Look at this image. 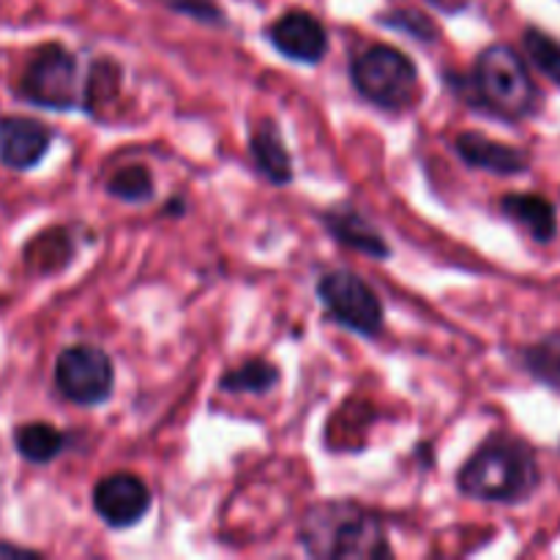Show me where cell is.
<instances>
[{"label":"cell","instance_id":"6da1fadb","mask_svg":"<svg viewBox=\"0 0 560 560\" xmlns=\"http://www.w3.org/2000/svg\"><path fill=\"white\" fill-rule=\"evenodd\" d=\"M301 545L310 556L328 560L392 558L381 517L350 501L312 506L301 523Z\"/></svg>","mask_w":560,"mask_h":560},{"label":"cell","instance_id":"7a4b0ae2","mask_svg":"<svg viewBox=\"0 0 560 560\" xmlns=\"http://www.w3.org/2000/svg\"><path fill=\"white\" fill-rule=\"evenodd\" d=\"M539 485L534 452L517 438L487 441L459 470V490L490 503L525 501Z\"/></svg>","mask_w":560,"mask_h":560},{"label":"cell","instance_id":"3957f363","mask_svg":"<svg viewBox=\"0 0 560 560\" xmlns=\"http://www.w3.org/2000/svg\"><path fill=\"white\" fill-rule=\"evenodd\" d=\"M474 85L485 107L501 118H528L536 109V85L528 74L525 60L506 44L487 47L476 60Z\"/></svg>","mask_w":560,"mask_h":560},{"label":"cell","instance_id":"277c9868","mask_svg":"<svg viewBox=\"0 0 560 560\" xmlns=\"http://www.w3.org/2000/svg\"><path fill=\"white\" fill-rule=\"evenodd\" d=\"M353 85L366 102L377 104L381 109L402 113L413 107L419 96V71L416 63L397 47L375 44L364 49L350 66Z\"/></svg>","mask_w":560,"mask_h":560},{"label":"cell","instance_id":"5b68a950","mask_svg":"<svg viewBox=\"0 0 560 560\" xmlns=\"http://www.w3.org/2000/svg\"><path fill=\"white\" fill-rule=\"evenodd\" d=\"M323 306L339 326L361 334V337H375L383 328V304L377 301L375 290L355 277L353 271H331L317 284Z\"/></svg>","mask_w":560,"mask_h":560},{"label":"cell","instance_id":"8992f818","mask_svg":"<svg viewBox=\"0 0 560 560\" xmlns=\"http://www.w3.org/2000/svg\"><path fill=\"white\" fill-rule=\"evenodd\" d=\"M55 383L69 402L82 405V408L102 405L113 394V361L104 350L93 348V345H74L58 355Z\"/></svg>","mask_w":560,"mask_h":560},{"label":"cell","instance_id":"52a82bcc","mask_svg":"<svg viewBox=\"0 0 560 560\" xmlns=\"http://www.w3.org/2000/svg\"><path fill=\"white\" fill-rule=\"evenodd\" d=\"M22 93L33 104L49 109L74 107L80 102V71H77L74 55L58 44L38 49L22 77Z\"/></svg>","mask_w":560,"mask_h":560},{"label":"cell","instance_id":"ba28073f","mask_svg":"<svg viewBox=\"0 0 560 560\" xmlns=\"http://www.w3.org/2000/svg\"><path fill=\"white\" fill-rule=\"evenodd\" d=\"M93 506L109 528H131L151 509V492L145 481L131 474H113L93 490Z\"/></svg>","mask_w":560,"mask_h":560},{"label":"cell","instance_id":"9c48e42d","mask_svg":"<svg viewBox=\"0 0 560 560\" xmlns=\"http://www.w3.org/2000/svg\"><path fill=\"white\" fill-rule=\"evenodd\" d=\"M271 44L295 63H317L328 52V33L306 11H290L271 25Z\"/></svg>","mask_w":560,"mask_h":560},{"label":"cell","instance_id":"30bf717a","mask_svg":"<svg viewBox=\"0 0 560 560\" xmlns=\"http://www.w3.org/2000/svg\"><path fill=\"white\" fill-rule=\"evenodd\" d=\"M49 129L33 118H0V164L31 170L47 156Z\"/></svg>","mask_w":560,"mask_h":560},{"label":"cell","instance_id":"8fae6325","mask_svg":"<svg viewBox=\"0 0 560 560\" xmlns=\"http://www.w3.org/2000/svg\"><path fill=\"white\" fill-rule=\"evenodd\" d=\"M454 151L459 153L465 164L470 167L487 170L495 175H520L528 170V156L520 148L506 145V142L490 140L479 131H463L454 140Z\"/></svg>","mask_w":560,"mask_h":560},{"label":"cell","instance_id":"7c38bea8","mask_svg":"<svg viewBox=\"0 0 560 560\" xmlns=\"http://www.w3.org/2000/svg\"><path fill=\"white\" fill-rule=\"evenodd\" d=\"M249 151L257 170H260L271 184H290V178H293V162H290L288 148H284L282 137H279L277 126H273L271 120H262V124L252 131Z\"/></svg>","mask_w":560,"mask_h":560},{"label":"cell","instance_id":"4fadbf2b","mask_svg":"<svg viewBox=\"0 0 560 560\" xmlns=\"http://www.w3.org/2000/svg\"><path fill=\"white\" fill-rule=\"evenodd\" d=\"M503 213L509 219H514L517 224H523L536 241H550L558 230V217L556 208L550 200L539 195H506L501 200Z\"/></svg>","mask_w":560,"mask_h":560},{"label":"cell","instance_id":"5bb4252c","mask_svg":"<svg viewBox=\"0 0 560 560\" xmlns=\"http://www.w3.org/2000/svg\"><path fill=\"white\" fill-rule=\"evenodd\" d=\"M323 222H326V228L331 230L334 238H337L339 244L350 246V249L364 252V255L377 257V260L388 257V252H392L388 249L386 241H383L381 235H377L375 230H372L370 224H366L355 211L326 213V217H323Z\"/></svg>","mask_w":560,"mask_h":560},{"label":"cell","instance_id":"9a60e30c","mask_svg":"<svg viewBox=\"0 0 560 560\" xmlns=\"http://www.w3.org/2000/svg\"><path fill=\"white\" fill-rule=\"evenodd\" d=\"M14 443H16V452H20L25 459H31V463H49V459H55L60 452H63L66 441L52 424H42V421H36V424L20 427L14 435Z\"/></svg>","mask_w":560,"mask_h":560},{"label":"cell","instance_id":"2e32d148","mask_svg":"<svg viewBox=\"0 0 560 560\" xmlns=\"http://www.w3.org/2000/svg\"><path fill=\"white\" fill-rule=\"evenodd\" d=\"M279 370L268 361H246L238 370H230L219 386L233 394H266L277 386Z\"/></svg>","mask_w":560,"mask_h":560},{"label":"cell","instance_id":"e0dca14e","mask_svg":"<svg viewBox=\"0 0 560 560\" xmlns=\"http://www.w3.org/2000/svg\"><path fill=\"white\" fill-rule=\"evenodd\" d=\"M107 191L124 202H148L153 197V175L140 164H131L109 175Z\"/></svg>","mask_w":560,"mask_h":560},{"label":"cell","instance_id":"ac0fdd59","mask_svg":"<svg viewBox=\"0 0 560 560\" xmlns=\"http://www.w3.org/2000/svg\"><path fill=\"white\" fill-rule=\"evenodd\" d=\"M525 366H528L536 381L560 392V337H547L539 345L525 350Z\"/></svg>","mask_w":560,"mask_h":560},{"label":"cell","instance_id":"d6986e66","mask_svg":"<svg viewBox=\"0 0 560 560\" xmlns=\"http://www.w3.org/2000/svg\"><path fill=\"white\" fill-rule=\"evenodd\" d=\"M525 49H528L530 60H534L552 82L560 85V44L556 38L530 27V31H525Z\"/></svg>","mask_w":560,"mask_h":560},{"label":"cell","instance_id":"ffe728a7","mask_svg":"<svg viewBox=\"0 0 560 560\" xmlns=\"http://www.w3.org/2000/svg\"><path fill=\"white\" fill-rule=\"evenodd\" d=\"M120 71L113 60H102L91 69V77H88V88H85V98L88 107H96V104H104L107 98L115 96L120 85Z\"/></svg>","mask_w":560,"mask_h":560},{"label":"cell","instance_id":"44dd1931","mask_svg":"<svg viewBox=\"0 0 560 560\" xmlns=\"http://www.w3.org/2000/svg\"><path fill=\"white\" fill-rule=\"evenodd\" d=\"M170 5H173L175 11H180V14H189L200 22H211V25L224 20L222 9H219L213 0H170Z\"/></svg>","mask_w":560,"mask_h":560},{"label":"cell","instance_id":"7402d4cb","mask_svg":"<svg viewBox=\"0 0 560 560\" xmlns=\"http://www.w3.org/2000/svg\"><path fill=\"white\" fill-rule=\"evenodd\" d=\"M388 22H392V25H397V27H405V31H410L413 36H419V38H432V25L427 22V16H421V14L399 11V14L392 16Z\"/></svg>","mask_w":560,"mask_h":560},{"label":"cell","instance_id":"603a6c76","mask_svg":"<svg viewBox=\"0 0 560 560\" xmlns=\"http://www.w3.org/2000/svg\"><path fill=\"white\" fill-rule=\"evenodd\" d=\"M0 556H36L31 550H22V547H9V545H0Z\"/></svg>","mask_w":560,"mask_h":560},{"label":"cell","instance_id":"cb8c5ba5","mask_svg":"<svg viewBox=\"0 0 560 560\" xmlns=\"http://www.w3.org/2000/svg\"><path fill=\"white\" fill-rule=\"evenodd\" d=\"M180 208H184V202H175V206H173V202H170L167 213H184V211H180Z\"/></svg>","mask_w":560,"mask_h":560}]
</instances>
